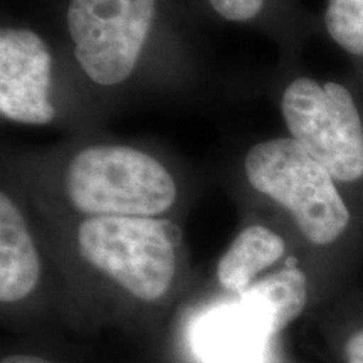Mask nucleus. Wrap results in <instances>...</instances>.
I'll return each mask as SVG.
<instances>
[{
  "instance_id": "nucleus-2",
  "label": "nucleus",
  "mask_w": 363,
  "mask_h": 363,
  "mask_svg": "<svg viewBox=\"0 0 363 363\" xmlns=\"http://www.w3.org/2000/svg\"><path fill=\"white\" fill-rule=\"evenodd\" d=\"M249 185L293 216L301 234L328 246L345 233L350 212L333 177L293 138H272L249 150L244 160Z\"/></svg>"
},
{
  "instance_id": "nucleus-13",
  "label": "nucleus",
  "mask_w": 363,
  "mask_h": 363,
  "mask_svg": "<svg viewBox=\"0 0 363 363\" xmlns=\"http://www.w3.org/2000/svg\"><path fill=\"white\" fill-rule=\"evenodd\" d=\"M345 357L347 363H363V330L352 335L345 345Z\"/></svg>"
},
{
  "instance_id": "nucleus-4",
  "label": "nucleus",
  "mask_w": 363,
  "mask_h": 363,
  "mask_svg": "<svg viewBox=\"0 0 363 363\" xmlns=\"http://www.w3.org/2000/svg\"><path fill=\"white\" fill-rule=\"evenodd\" d=\"M289 138L298 142L337 182L363 177V125L355 99L338 83L296 78L281 98Z\"/></svg>"
},
{
  "instance_id": "nucleus-9",
  "label": "nucleus",
  "mask_w": 363,
  "mask_h": 363,
  "mask_svg": "<svg viewBox=\"0 0 363 363\" xmlns=\"http://www.w3.org/2000/svg\"><path fill=\"white\" fill-rule=\"evenodd\" d=\"M284 240L264 225H251L240 233L220 257L217 278L227 291L242 294L266 267L284 254Z\"/></svg>"
},
{
  "instance_id": "nucleus-10",
  "label": "nucleus",
  "mask_w": 363,
  "mask_h": 363,
  "mask_svg": "<svg viewBox=\"0 0 363 363\" xmlns=\"http://www.w3.org/2000/svg\"><path fill=\"white\" fill-rule=\"evenodd\" d=\"M244 294L261 308L278 335L305 310L306 276L299 267L288 266L254 283Z\"/></svg>"
},
{
  "instance_id": "nucleus-11",
  "label": "nucleus",
  "mask_w": 363,
  "mask_h": 363,
  "mask_svg": "<svg viewBox=\"0 0 363 363\" xmlns=\"http://www.w3.org/2000/svg\"><path fill=\"white\" fill-rule=\"evenodd\" d=\"M325 26L343 51L363 56V0H328Z\"/></svg>"
},
{
  "instance_id": "nucleus-3",
  "label": "nucleus",
  "mask_w": 363,
  "mask_h": 363,
  "mask_svg": "<svg viewBox=\"0 0 363 363\" xmlns=\"http://www.w3.org/2000/svg\"><path fill=\"white\" fill-rule=\"evenodd\" d=\"M180 238L174 222L157 217H88L78 229L84 259L143 301L170 289Z\"/></svg>"
},
{
  "instance_id": "nucleus-12",
  "label": "nucleus",
  "mask_w": 363,
  "mask_h": 363,
  "mask_svg": "<svg viewBox=\"0 0 363 363\" xmlns=\"http://www.w3.org/2000/svg\"><path fill=\"white\" fill-rule=\"evenodd\" d=\"M208 4L227 21L247 22L261 12L264 0H208Z\"/></svg>"
},
{
  "instance_id": "nucleus-14",
  "label": "nucleus",
  "mask_w": 363,
  "mask_h": 363,
  "mask_svg": "<svg viewBox=\"0 0 363 363\" xmlns=\"http://www.w3.org/2000/svg\"><path fill=\"white\" fill-rule=\"evenodd\" d=\"M2 363H52V362L44 360V358H39V357H30V355H13V357L6 358V360H2Z\"/></svg>"
},
{
  "instance_id": "nucleus-7",
  "label": "nucleus",
  "mask_w": 363,
  "mask_h": 363,
  "mask_svg": "<svg viewBox=\"0 0 363 363\" xmlns=\"http://www.w3.org/2000/svg\"><path fill=\"white\" fill-rule=\"evenodd\" d=\"M274 330L247 294L216 306L195 321L194 352L202 363H264Z\"/></svg>"
},
{
  "instance_id": "nucleus-6",
  "label": "nucleus",
  "mask_w": 363,
  "mask_h": 363,
  "mask_svg": "<svg viewBox=\"0 0 363 363\" xmlns=\"http://www.w3.org/2000/svg\"><path fill=\"white\" fill-rule=\"evenodd\" d=\"M52 59L48 44L29 29L0 33V115L22 125H48L56 116L51 89Z\"/></svg>"
},
{
  "instance_id": "nucleus-1",
  "label": "nucleus",
  "mask_w": 363,
  "mask_h": 363,
  "mask_svg": "<svg viewBox=\"0 0 363 363\" xmlns=\"http://www.w3.org/2000/svg\"><path fill=\"white\" fill-rule=\"evenodd\" d=\"M66 192L88 217H155L177 201V184L162 162L125 145H89L69 160Z\"/></svg>"
},
{
  "instance_id": "nucleus-8",
  "label": "nucleus",
  "mask_w": 363,
  "mask_h": 363,
  "mask_svg": "<svg viewBox=\"0 0 363 363\" xmlns=\"http://www.w3.org/2000/svg\"><path fill=\"white\" fill-rule=\"evenodd\" d=\"M40 276L38 251L19 207L0 195V299L13 303L34 291Z\"/></svg>"
},
{
  "instance_id": "nucleus-5",
  "label": "nucleus",
  "mask_w": 363,
  "mask_h": 363,
  "mask_svg": "<svg viewBox=\"0 0 363 363\" xmlns=\"http://www.w3.org/2000/svg\"><path fill=\"white\" fill-rule=\"evenodd\" d=\"M155 6L157 0H71L67 29L74 57L93 83L116 86L133 74Z\"/></svg>"
}]
</instances>
